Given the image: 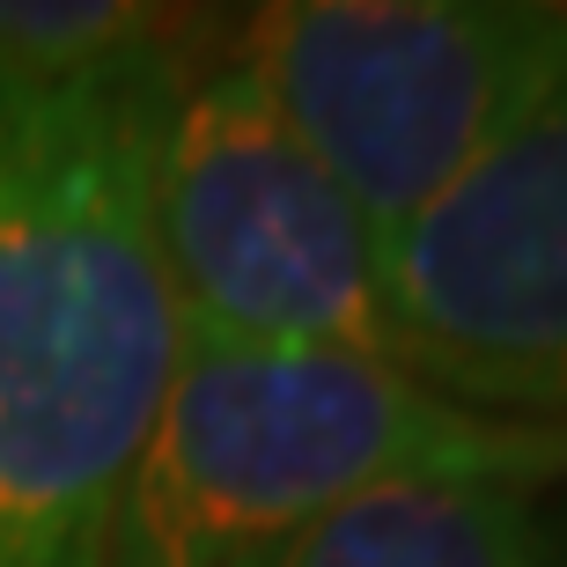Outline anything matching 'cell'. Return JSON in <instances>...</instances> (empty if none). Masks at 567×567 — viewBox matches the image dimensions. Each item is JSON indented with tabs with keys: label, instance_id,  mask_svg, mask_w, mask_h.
Segmentation results:
<instances>
[{
	"label": "cell",
	"instance_id": "4",
	"mask_svg": "<svg viewBox=\"0 0 567 567\" xmlns=\"http://www.w3.org/2000/svg\"><path fill=\"white\" fill-rule=\"evenodd\" d=\"M383 244L567 89L553 0H280L229 30Z\"/></svg>",
	"mask_w": 567,
	"mask_h": 567
},
{
	"label": "cell",
	"instance_id": "1",
	"mask_svg": "<svg viewBox=\"0 0 567 567\" xmlns=\"http://www.w3.org/2000/svg\"><path fill=\"white\" fill-rule=\"evenodd\" d=\"M177 30L82 82L0 74V567H104L111 524L185 354L147 126Z\"/></svg>",
	"mask_w": 567,
	"mask_h": 567
},
{
	"label": "cell",
	"instance_id": "6",
	"mask_svg": "<svg viewBox=\"0 0 567 567\" xmlns=\"http://www.w3.org/2000/svg\"><path fill=\"white\" fill-rule=\"evenodd\" d=\"M266 567H553L538 494L502 480L377 486Z\"/></svg>",
	"mask_w": 567,
	"mask_h": 567
},
{
	"label": "cell",
	"instance_id": "3",
	"mask_svg": "<svg viewBox=\"0 0 567 567\" xmlns=\"http://www.w3.org/2000/svg\"><path fill=\"white\" fill-rule=\"evenodd\" d=\"M147 221L185 339L391 354L383 229L295 141L229 38L169 60L147 126Z\"/></svg>",
	"mask_w": 567,
	"mask_h": 567
},
{
	"label": "cell",
	"instance_id": "7",
	"mask_svg": "<svg viewBox=\"0 0 567 567\" xmlns=\"http://www.w3.org/2000/svg\"><path fill=\"white\" fill-rule=\"evenodd\" d=\"M185 30L177 16L126 0H0V74L8 82H82L141 60Z\"/></svg>",
	"mask_w": 567,
	"mask_h": 567
},
{
	"label": "cell",
	"instance_id": "2",
	"mask_svg": "<svg viewBox=\"0 0 567 567\" xmlns=\"http://www.w3.org/2000/svg\"><path fill=\"white\" fill-rule=\"evenodd\" d=\"M405 480H567V427L494 421L391 354L185 339L104 567H266L347 502Z\"/></svg>",
	"mask_w": 567,
	"mask_h": 567
},
{
	"label": "cell",
	"instance_id": "8",
	"mask_svg": "<svg viewBox=\"0 0 567 567\" xmlns=\"http://www.w3.org/2000/svg\"><path fill=\"white\" fill-rule=\"evenodd\" d=\"M560 567H567V560H560Z\"/></svg>",
	"mask_w": 567,
	"mask_h": 567
},
{
	"label": "cell",
	"instance_id": "5",
	"mask_svg": "<svg viewBox=\"0 0 567 567\" xmlns=\"http://www.w3.org/2000/svg\"><path fill=\"white\" fill-rule=\"evenodd\" d=\"M383 288L427 391L567 427V89L383 244Z\"/></svg>",
	"mask_w": 567,
	"mask_h": 567
}]
</instances>
